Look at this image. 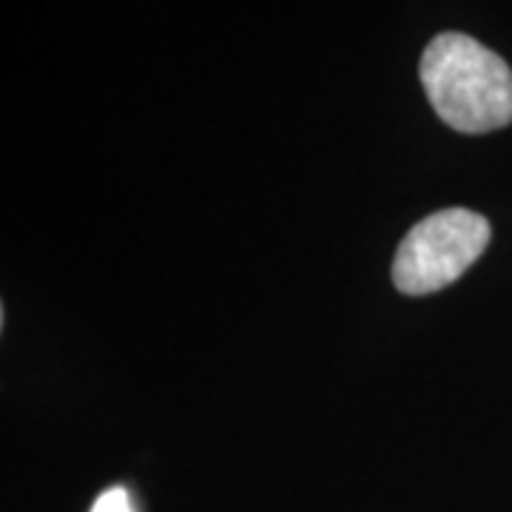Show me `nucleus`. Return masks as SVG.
<instances>
[{
    "label": "nucleus",
    "mask_w": 512,
    "mask_h": 512,
    "mask_svg": "<svg viewBox=\"0 0 512 512\" xmlns=\"http://www.w3.org/2000/svg\"><path fill=\"white\" fill-rule=\"evenodd\" d=\"M421 86L441 120L461 134L512 123V69L476 37L444 32L421 55Z\"/></svg>",
    "instance_id": "f257e3e1"
},
{
    "label": "nucleus",
    "mask_w": 512,
    "mask_h": 512,
    "mask_svg": "<svg viewBox=\"0 0 512 512\" xmlns=\"http://www.w3.org/2000/svg\"><path fill=\"white\" fill-rule=\"evenodd\" d=\"M92 512H134L131 510V498L123 487H111L94 501Z\"/></svg>",
    "instance_id": "7ed1b4c3"
},
{
    "label": "nucleus",
    "mask_w": 512,
    "mask_h": 512,
    "mask_svg": "<svg viewBox=\"0 0 512 512\" xmlns=\"http://www.w3.org/2000/svg\"><path fill=\"white\" fill-rule=\"evenodd\" d=\"M490 222L467 208H444L413 225L393 259V285L427 296L453 285L490 245Z\"/></svg>",
    "instance_id": "f03ea898"
}]
</instances>
